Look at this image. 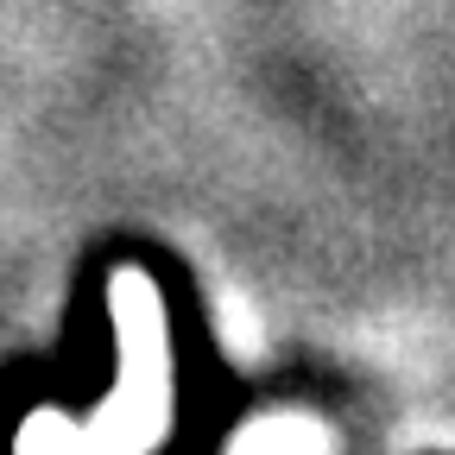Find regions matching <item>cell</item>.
I'll return each instance as SVG.
<instances>
[{"label":"cell","mask_w":455,"mask_h":455,"mask_svg":"<svg viewBox=\"0 0 455 455\" xmlns=\"http://www.w3.org/2000/svg\"><path fill=\"white\" fill-rule=\"evenodd\" d=\"M114 316H121V348H127V367H121V405L133 411L127 443H146V436L164 430L171 355H164V310H158V291H146L140 272H121V278H114Z\"/></svg>","instance_id":"cell-1"},{"label":"cell","mask_w":455,"mask_h":455,"mask_svg":"<svg viewBox=\"0 0 455 455\" xmlns=\"http://www.w3.org/2000/svg\"><path fill=\"white\" fill-rule=\"evenodd\" d=\"M20 455H76V424L57 418V411H38L20 430Z\"/></svg>","instance_id":"cell-2"}]
</instances>
